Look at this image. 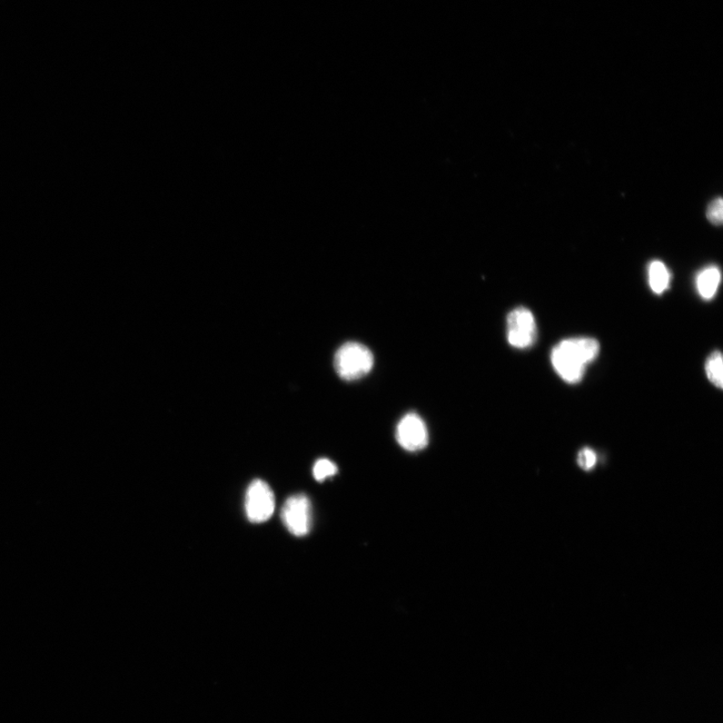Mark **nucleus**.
<instances>
[{
  "mask_svg": "<svg viewBox=\"0 0 723 723\" xmlns=\"http://www.w3.org/2000/svg\"><path fill=\"white\" fill-rule=\"evenodd\" d=\"M706 373L709 382L717 388L722 389L723 386V362L719 351L713 352L707 360Z\"/></svg>",
  "mask_w": 723,
  "mask_h": 723,
  "instance_id": "nucleus-9",
  "label": "nucleus"
},
{
  "mask_svg": "<svg viewBox=\"0 0 723 723\" xmlns=\"http://www.w3.org/2000/svg\"><path fill=\"white\" fill-rule=\"evenodd\" d=\"M373 365L372 352L360 343H346L335 355V370L346 381H355L365 377L372 370Z\"/></svg>",
  "mask_w": 723,
  "mask_h": 723,
  "instance_id": "nucleus-2",
  "label": "nucleus"
},
{
  "mask_svg": "<svg viewBox=\"0 0 723 723\" xmlns=\"http://www.w3.org/2000/svg\"><path fill=\"white\" fill-rule=\"evenodd\" d=\"M720 284V272L717 266L707 267L697 276V291L703 300H711L716 295Z\"/></svg>",
  "mask_w": 723,
  "mask_h": 723,
  "instance_id": "nucleus-7",
  "label": "nucleus"
},
{
  "mask_svg": "<svg viewBox=\"0 0 723 723\" xmlns=\"http://www.w3.org/2000/svg\"><path fill=\"white\" fill-rule=\"evenodd\" d=\"M338 471V468L336 465L325 459L319 460L314 465V477L318 481H324L325 480L334 477V475Z\"/></svg>",
  "mask_w": 723,
  "mask_h": 723,
  "instance_id": "nucleus-10",
  "label": "nucleus"
},
{
  "mask_svg": "<svg viewBox=\"0 0 723 723\" xmlns=\"http://www.w3.org/2000/svg\"><path fill=\"white\" fill-rule=\"evenodd\" d=\"M649 284L653 293L661 294L665 293L670 284V274L665 263L656 261L650 263L648 269Z\"/></svg>",
  "mask_w": 723,
  "mask_h": 723,
  "instance_id": "nucleus-8",
  "label": "nucleus"
},
{
  "mask_svg": "<svg viewBox=\"0 0 723 723\" xmlns=\"http://www.w3.org/2000/svg\"><path fill=\"white\" fill-rule=\"evenodd\" d=\"M275 508L274 495L266 482L256 480L247 489L245 495V512L254 523L269 521Z\"/></svg>",
  "mask_w": 723,
  "mask_h": 723,
  "instance_id": "nucleus-4",
  "label": "nucleus"
},
{
  "mask_svg": "<svg viewBox=\"0 0 723 723\" xmlns=\"http://www.w3.org/2000/svg\"><path fill=\"white\" fill-rule=\"evenodd\" d=\"M282 519L287 531L295 537H305L312 528V504L304 494H296L284 504Z\"/></svg>",
  "mask_w": 723,
  "mask_h": 723,
  "instance_id": "nucleus-5",
  "label": "nucleus"
},
{
  "mask_svg": "<svg viewBox=\"0 0 723 723\" xmlns=\"http://www.w3.org/2000/svg\"><path fill=\"white\" fill-rule=\"evenodd\" d=\"M600 344L596 339L572 338L553 346L551 362L554 371L569 384L579 383L585 375L587 366L597 359Z\"/></svg>",
  "mask_w": 723,
  "mask_h": 723,
  "instance_id": "nucleus-1",
  "label": "nucleus"
},
{
  "mask_svg": "<svg viewBox=\"0 0 723 723\" xmlns=\"http://www.w3.org/2000/svg\"><path fill=\"white\" fill-rule=\"evenodd\" d=\"M708 219L715 225H720L723 220V206L721 198H717L708 208Z\"/></svg>",
  "mask_w": 723,
  "mask_h": 723,
  "instance_id": "nucleus-11",
  "label": "nucleus"
},
{
  "mask_svg": "<svg viewBox=\"0 0 723 723\" xmlns=\"http://www.w3.org/2000/svg\"><path fill=\"white\" fill-rule=\"evenodd\" d=\"M508 341L513 348L528 349L538 338V328L532 313L523 306L511 311L507 319Z\"/></svg>",
  "mask_w": 723,
  "mask_h": 723,
  "instance_id": "nucleus-3",
  "label": "nucleus"
},
{
  "mask_svg": "<svg viewBox=\"0 0 723 723\" xmlns=\"http://www.w3.org/2000/svg\"><path fill=\"white\" fill-rule=\"evenodd\" d=\"M396 439L405 450L419 451L428 447L429 430L418 414L403 416L396 429Z\"/></svg>",
  "mask_w": 723,
  "mask_h": 723,
  "instance_id": "nucleus-6",
  "label": "nucleus"
},
{
  "mask_svg": "<svg viewBox=\"0 0 723 723\" xmlns=\"http://www.w3.org/2000/svg\"><path fill=\"white\" fill-rule=\"evenodd\" d=\"M597 461L596 453L590 449H584L578 454V464L584 470H591Z\"/></svg>",
  "mask_w": 723,
  "mask_h": 723,
  "instance_id": "nucleus-12",
  "label": "nucleus"
}]
</instances>
